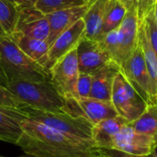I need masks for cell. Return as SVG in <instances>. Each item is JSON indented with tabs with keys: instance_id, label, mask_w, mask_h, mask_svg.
<instances>
[{
	"instance_id": "obj_1",
	"label": "cell",
	"mask_w": 157,
	"mask_h": 157,
	"mask_svg": "<svg viewBox=\"0 0 157 157\" xmlns=\"http://www.w3.org/2000/svg\"><path fill=\"white\" fill-rule=\"evenodd\" d=\"M17 146L33 157H101L94 143L79 140L51 129L29 117L23 121Z\"/></svg>"
},
{
	"instance_id": "obj_2",
	"label": "cell",
	"mask_w": 157,
	"mask_h": 157,
	"mask_svg": "<svg viewBox=\"0 0 157 157\" xmlns=\"http://www.w3.org/2000/svg\"><path fill=\"white\" fill-rule=\"evenodd\" d=\"M6 87L28 108L51 113H66L65 99L58 93L51 80L9 81Z\"/></svg>"
},
{
	"instance_id": "obj_3",
	"label": "cell",
	"mask_w": 157,
	"mask_h": 157,
	"mask_svg": "<svg viewBox=\"0 0 157 157\" xmlns=\"http://www.w3.org/2000/svg\"><path fill=\"white\" fill-rule=\"evenodd\" d=\"M0 65L8 82L51 80L50 73L27 56L8 35H0Z\"/></svg>"
},
{
	"instance_id": "obj_4",
	"label": "cell",
	"mask_w": 157,
	"mask_h": 157,
	"mask_svg": "<svg viewBox=\"0 0 157 157\" xmlns=\"http://www.w3.org/2000/svg\"><path fill=\"white\" fill-rule=\"evenodd\" d=\"M29 119L34 120L61 133L79 140L92 142L93 124L85 118L74 117L68 113H51L35 110L30 108L24 109Z\"/></svg>"
},
{
	"instance_id": "obj_5",
	"label": "cell",
	"mask_w": 157,
	"mask_h": 157,
	"mask_svg": "<svg viewBox=\"0 0 157 157\" xmlns=\"http://www.w3.org/2000/svg\"><path fill=\"white\" fill-rule=\"evenodd\" d=\"M111 103L118 114L129 122L137 120L148 104L120 71L114 79Z\"/></svg>"
},
{
	"instance_id": "obj_6",
	"label": "cell",
	"mask_w": 157,
	"mask_h": 157,
	"mask_svg": "<svg viewBox=\"0 0 157 157\" xmlns=\"http://www.w3.org/2000/svg\"><path fill=\"white\" fill-rule=\"evenodd\" d=\"M120 71L148 105L157 104V90L149 75L140 42Z\"/></svg>"
},
{
	"instance_id": "obj_7",
	"label": "cell",
	"mask_w": 157,
	"mask_h": 157,
	"mask_svg": "<svg viewBox=\"0 0 157 157\" xmlns=\"http://www.w3.org/2000/svg\"><path fill=\"white\" fill-rule=\"evenodd\" d=\"M49 73L52 84L63 98H78L77 82L80 71L76 48L59 59Z\"/></svg>"
},
{
	"instance_id": "obj_8",
	"label": "cell",
	"mask_w": 157,
	"mask_h": 157,
	"mask_svg": "<svg viewBox=\"0 0 157 157\" xmlns=\"http://www.w3.org/2000/svg\"><path fill=\"white\" fill-rule=\"evenodd\" d=\"M14 33L47 40L50 35V24L47 16L40 12L35 6L20 7Z\"/></svg>"
},
{
	"instance_id": "obj_9",
	"label": "cell",
	"mask_w": 157,
	"mask_h": 157,
	"mask_svg": "<svg viewBox=\"0 0 157 157\" xmlns=\"http://www.w3.org/2000/svg\"><path fill=\"white\" fill-rule=\"evenodd\" d=\"M76 51L79 71L83 74L93 75L108 64L114 63L98 40H88L84 37Z\"/></svg>"
},
{
	"instance_id": "obj_10",
	"label": "cell",
	"mask_w": 157,
	"mask_h": 157,
	"mask_svg": "<svg viewBox=\"0 0 157 157\" xmlns=\"http://www.w3.org/2000/svg\"><path fill=\"white\" fill-rule=\"evenodd\" d=\"M154 139L136 132L129 123L115 136L112 149L132 155H146L155 152Z\"/></svg>"
},
{
	"instance_id": "obj_11",
	"label": "cell",
	"mask_w": 157,
	"mask_h": 157,
	"mask_svg": "<svg viewBox=\"0 0 157 157\" xmlns=\"http://www.w3.org/2000/svg\"><path fill=\"white\" fill-rule=\"evenodd\" d=\"M86 26L84 19L78 20L72 27L63 31L50 46L48 56V72L52 65L68 52L77 48L79 42L85 37Z\"/></svg>"
},
{
	"instance_id": "obj_12",
	"label": "cell",
	"mask_w": 157,
	"mask_h": 157,
	"mask_svg": "<svg viewBox=\"0 0 157 157\" xmlns=\"http://www.w3.org/2000/svg\"><path fill=\"white\" fill-rule=\"evenodd\" d=\"M139 17L135 9L127 11L126 16L118 28L120 42V69L128 60L139 43Z\"/></svg>"
},
{
	"instance_id": "obj_13",
	"label": "cell",
	"mask_w": 157,
	"mask_h": 157,
	"mask_svg": "<svg viewBox=\"0 0 157 157\" xmlns=\"http://www.w3.org/2000/svg\"><path fill=\"white\" fill-rule=\"evenodd\" d=\"M92 1L88 4L73 6L46 15L50 24V35L47 40L50 46L63 31L72 27L78 20L84 18Z\"/></svg>"
},
{
	"instance_id": "obj_14",
	"label": "cell",
	"mask_w": 157,
	"mask_h": 157,
	"mask_svg": "<svg viewBox=\"0 0 157 157\" xmlns=\"http://www.w3.org/2000/svg\"><path fill=\"white\" fill-rule=\"evenodd\" d=\"M28 117L25 110L0 106V141L17 145L23 132L21 124Z\"/></svg>"
},
{
	"instance_id": "obj_15",
	"label": "cell",
	"mask_w": 157,
	"mask_h": 157,
	"mask_svg": "<svg viewBox=\"0 0 157 157\" xmlns=\"http://www.w3.org/2000/svg\"><path fill=\"white\" fill-rule=\"evenodd\" d=\"M119 72L120 67L115 63H111L94 73L92 75L90 98L103 101H111L113 82Z\"/></svg>"
},
{
	"instance_id": "obj_16",
	"label": "cell",
	"mask_w": 157,
	"mask_h": 157,
	"mask_svg": "<svg viewBox=\"0 0 157 157\" xmlns=\"http://www.w3.org/2000/svg\"><path fill=\"white\" fill-rule=\"evenodd\" d=\"M128 123L127 120L121 116H116L94 125L92 141L95 146L99 149H112L115 136Z\"/></svg>"
},
{
	"instance_id": "obj_17",
	"label": "cell",
	"mask_w": 157,
	"mask_h": 157,
	"mask_svg": "<svg viewBox=\"0 0 157 157\" xmlns=\"http://www.w3.org/2000/svg\"><path fill=\"white\" fill-rule=\"evenodd\" d=\"M76 100L83 117L93 125L118 116L111 101H103L92 98H76Z\"/></svg>"
},
{
	"instance_id": "obj_18",
	"label": "cell",
	"mask_w": 157,
	"mask_h": 157,
	"mask_svg": "<svg viewBox=\"0 0 157 157\" xmlns=\"http://www.w3.org/2000/svg\"><path fill=\"white\" fill-rule=\"evenodd\" d=\"M10 37L27 56L47 70L50 50L47 40L29 38L18 33H13Z\"/></svg>"
},
{
	"instance_id": "obj_19",
	"label": "cell",
	"mask_w": 157,
	"mask_h": 157,
	"mask_svg": "<svg viewBox=\"0 0 157 157\" xmlns=\"http://www.w3.org/2000/svg\"><path fill=\"white\" fill-rule=\"evenodd\" d=\"M110 0H93L84 17L86 26L85 38L98 40L102 36L103 23Z\"/></svg>"
},
{
	"instance_id": "obj_20",
	"label": "cell",
	"mask_w": 157,
	"mask_h": 157,
	"mask_svg": "<svg viewBox=\"0 0 157 157\" xmlns=\"http://www.w3.org/2000/svg\"><path fill=\"white\" fill-rule=\"evenodd\" d=\"M129 125L136 132L153 138L157 144V104L148 105L145 111Z\"/></svg>"
},
{
	"instance_id": "obj_21",
	"label": "cell",
	"mask_w": 157,
	"mask_h": 157,
	"mask_svg": "<svg viewBox=\"0 0 157 157\" xmlns=\"http://www.w3.org/2000/svg\"><path fill=\"white\" fill-rule=\"evenodd\" d=\"M20 6L12 0H0V28L10 36L14 33Z\"/></svg>"
},
{
	"instance_id": "obj_22",
	"label": "cell",
	"mask_w": 157,
	"mask_h": 157,
	"mask_svg": "<svg viewBox=\"0 0 157 157\" xmlns=\"http://www.w3.org/2000/svg\"><path fill=\"white\" fill-rule=\"evenodd\" d=\"M126 13L127 9L122 3L119 0H110L103 23L102 36L111 30L117 29L123 21Z\"/></svg>"
},
{
	"instance_id": "obj_23",
	"label": "cell",
	"mask_w": 157,
	"mask_h": 157,
	"mask_svg": "<svg viewBox=\"0 0 157 157\" xmlns=\"http://www.w3.org/2000/svg\"><path fill=\"white\" fill-rule=\"evenodd\" d=\"M139 42L144 54L149 75L157 90V55L148 40L144 27L142 22H140L139 25Z\"/></svg>"
},
{
	"instance_id": "obj_24",
	"label": "cell",
	"mask_w": 157,
	"mask_h": 157,
	"mask_svg": "<svg viewBox=\"0 0 157 157\" xmlns=\"http://www.w3.org/2000/svg\"><path fill=\"white\" fill-rule=\"evenodd\" d=\"M92 0H36L34 6L43 14L48 15L56 11L82 6Z\"/></svg>"
},
{
	"instance_id": "obj_25",
	"label": "cell",
	"mask_w": 157,
	"mask_h": 157,
	"mask_svg": "<svg viewBox=\"0 0 157 157\" xmlns=\"http://www.w3.org/2000/svg\"><path fill=\"white\" fill-rule=\"evenodd\" d=\"M98 40L102 45L104 50L108 52V54L109 55L111 60L119 66V63H120V42H119L118 29L104 34Z\"/></svg>"
},
{
	"instance_id": "obj_26",
	"label": "cell",
	"mask_w": 157,
	"mask_h": 157,
	"mask_svg": "<svg viewBox=\"0 0 157 157\" xmlns=\"http://www.w3.org/2000/svg\"><path fill=\"white\" fill-rule=\"evenodd\" d=\"M126 7L127 11L135 9L138 13L139 21H143L145 17L154 9L155 0H119Z\"/></svg>"
},
{
	"instance_id": "obj_27",
	"label": "cell",
	"mask_w": 157,
	"mask_h": 157,
	"mask_svg": "<svg viewBox=\"0 0 157 157\" xmlns=\"http://www.w3.org/2000/svg\"><path fill=\"white\" fill-rule=\"evenodd\" d=\"M0 106L24 110L28 108V106L22 102L18 98H17L6 86L0 84Z\"/></svg>"
},
{
	"instance_id": "obj_28",
	"label": "cell",
	"mask_w": 157,
	"mask_h": 157,
	"mask_svg": "<svg viewBox=\"0 0 157 157\" xmlns=\"http://www.w3.org/2000/svg\"><path fill=\"white\" fill-rule=\"evenodd\" d=\"M155 8V7H154ZM142 22L146 35L148 37V40L157 55V25L155 19V15H154V9L145 17V18L143 21H139Z\"/></svg>"
},
{
	"instance_id": "obj_29",
	"label": "cell",
	"mask_w": 157,
	"mask_h": 157,
	"mask_svg": "<svg viewBox=\"0 0 157 157\" xmlns=\"http://www.w3.org/2000/svg\"><path fill=\"white\" fill-rule=\"evenodd\" d=\"M92 88V75L80 73L77 82L78 98H90Z\"/></svg>"
},
{
	"instance_id": "obj_30",
	"label": "cell",
	"mask_w": 157,
	"mask_h": 157,
	"mask_svg": "<svg viewBox=\"0 0 157 157\" xmlns=\"http://www.w3.org/2000/svg\"><path fill=\"white\" fill-rule=\"evenodd\" d=\"M100 154H101V156L107 157H157L155 152L146 155H129V154L117 151L114 149H100Z\"/></svg>"
},
{
	"instance_id": "obj_31",
	"label": "cell",
	"mask_w": 157,
	"mask_h": 157,
	"mask_svg": "<svg viewBox=\"0 0 157 157\" xmlns=\"http://www.w3.org/2000/svg\"><path fill=\"white\" fill-rule=\"evenodd\" d=\"M16 4H17L20 7L25 6H34L36 0H12Z\"/></svg>"
},
{
	"instance_id": "obj_32",
	"label": "cell",
	"mask_w": 157,
	"mask_h": 157,
	"mask_svg": "<svg viewBox=\"0 0 157 157\" xmlns=\"http://www.w3.org/2000/svg\"><path fill=\"white\" fill-rule=\"evenodd\" d=\"M7 83H8V80H7V78H6V75H5V73H4L2 67H1V65H0V84L6 86Z\"/></svg>"
},
{
	"instance_id": "obj_33",
	"label": "cell",
	"mask_w": 157,
	"mask_h": 157,
	"mask_svg": "<svg viewBox=\"0 0 157 157\" xmlns=\"http://www.w3.org/2000/svg\"><path fill=\"white\" fill-rule=\"evenodd\" d=\"M154 15H155V22H156V25H157V3H155V8H154Z\"/></svg>"
},
{
	"instance_id": "obj_34",
	"label": "cell",
	"mask_w": 157,
	"mask_h": 157,
	"mask_svg": "<svg viewBox=\"0 0 157 157\" xmlns=\"http://www.w3.org/2000/svg\"><path fill=\"white\" fill-rule=\"evenodd\" d=\"M0 35H6V34L3 31V29H2L1 28H0Z\"/></svg>"
},
{
	"instance_id": "obj_35",
	"label": "cell",
	"mask_w": 157,
	"mask_h": 157,
	"mask_svg": "<svg viewBox=\"0 0 157 157\" xmlns=\"http://www.w3.org/2000/svg\"><path fill=\"white\" fill-rule=\"evenodd\" d=\"M0 157H6V156H3V155H0ZM19 157H33V156H31V155H27L26 156H19Z\"/></svg>"
},
{
	"instance_id": "obj_36",
	"label": "cell",
	"mask_w": 157,
	"mask_h": 157,
	"mask_svg": "<svg viewBox=\"0 0 157 157\" xmlns=\"http://www.w3.org/2000/svg\"><path fill=\"white\" fill-rule=\"evenodd\" d=\"M155 155H157V144L156 146H155Z\"/></svg>"
},
{
	"instance_id": "obj_37",
	"label": "cell",
	"mask_w": 157,
	"mask_h": 157,
	"mask_svg": "<svg viewBox=\"0 0 157 157\" xmlns=\"http://www.w3.org/2000/svg\"><path fill=\"white\" fill-rule=\"evenodd\" d=\"M101 157H107V156H101Z\"/></svg>"
},
{
	"instance_id": "obj_38",
	"label": "cell",
	"mask_w": 157,
	"mask_h": 157,
	"mask_svg": "<svg viewBox=\"0 0 157 157\" xmlns=\"http://www.w3.org/2000/svg\"><path fill=\"white\" fill-rule=\"evenodd\" d=\"M155 1H156V3H157V0H155Z\"/></svg>"
}]
</instances>
